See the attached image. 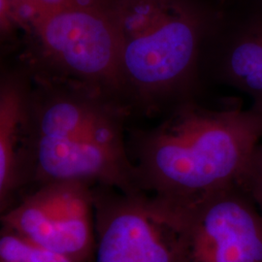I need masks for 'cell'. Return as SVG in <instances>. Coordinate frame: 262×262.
I'll return each mask as SVG.
<instances>
[{
  "label": "cell",
  "instance_id": "obj_7",
  "mask_svg": "<svg viewBox=\"0 0 262 262\" xmlns=\"http://www.w3.org/2000/svg\"><path fill=\"white\" fill-rule=\"evenodd\" d=\"M202 71L262 106L261 0H234L222 6L203 42L199 74Z\"/></svg>",
  "mask_w": 262,
  "mask_h": 262
},
{
  "label": "cell",
  "instance_id": "obj_4",
  "mask_svg": "<svg viewBox=\"0 0 262 262\" xmlns=\"http://www.w3.org/2000/svg\"><path fill=\"white\" fill-rule=\"evenodd\" d=\"M94 262H184V208L142 191L94 192Z\"/></svg>",
  "mask_w": 262,
  "mask_h": 262
},
{
  "label": "cell",
  "instance_id": "obj_1",
  "mask_svg": "<svg viewBox=\"0 0 262 262\" xmlns=\"http://www.w3.org/2000/svg\"><path fill=\"white\" fill-rule=\"evenodd\" d=\"M262 139V106L221 109L187 97L137 143L142 190L188 204L235 184Z\"/></svg>",
  "mask_w": 262,
  "mask_h": 262
},
{
  "label": "cell",
  "instance_id": "obj_10",
  "mask_svg": "<svg viewBox=\"0 0 262 262\" xmlns=\"http://www.w3.org/2000/svg\"><path fill=\"white\" fill-rule=\"evenodd\" d=\"M27 91L18 81L9 79L0 91V202L6 206L19 180V136L28 122Z\"/></svg>",
  "mask_w": 262,
  "mask_h": 262
},
{
  "label": "cell",
  "instance_id": "obj_15",
  "mask_svg": "<svg viewBox=\"0 0 262 262\" xmlns=\"http://www.w3.org/2000/svg\"><path fill=\"white\" fill-rule=\"evenodd\" d=\"M261 1H262V0H261Z\"/></svg>",
  "mask_w": 262,
  "mask_h": 262
},
{
  "label": "cell",
  "instance_id": "obj_2",
  "mask_svg": "<svg viewBox=\"0 0 262 262\" xmlns=\"http://www.w3.org/2000/svg\"><path fill=\"white\" fill-rule=\"evenodd\" d=\"M120 40L122 83L143 99L192 96L200 54L222 5L212 0H107Z\"/></svg>",
  "mask_w": 262,
  "mask_h": 262
},
{
  "label": "cell",
  "instance_id": "obj_11",
  "mask_svg": "<svg viewBox=\"0 0 262 262\" xmlns=\"http://www.w3.org/2000/svg\"><path fill=\"white\" fill-rule=\"evenodd\" d=\"M0 262L79 261L3 227L0 236Z\"/></svg>",
  "mask_w": 262,
  "mask_h": 262
},
{
  "label": "cell",
  "instance_id": "obj_8",
  "mask_svg": "<svg viewBox=\"0 0 262 262\" xmlns=\"http://www.w3.org/2000/svg\"><path fill=\"white\" fill-rule=\"evenodd\" d=\"M33 160L36 177L43 184L97 182L126 193L142 191L136 166L124 149L85 139L35 137Z\"/></svg>",
  "mask_w": 262,
  "mask_h": 262
},
{
  "label": "cell",
  "instance_id": "obj_6",
  "mask_svg": "<svg viewBox=\"0 0 262 262\" xmlns=\"http://www.w3.org/2000/svg\"><path fill=\"white\" fill-rule=\"evenodd\" d=\"M94 191L78 181L45 183L2 215L3 227L79 262L94 254Z\"/></svg>",
  "mask_w": 262,
  "mask_h": 262
},
{
  "label": "cell",
  "instance_id": "obj_3",
  "mask_svg": "<svg viewBox=\"0 0 262 262\" xmlns=\"http://www.w3.org/2000/svg\"><path fill=\"white\" fill-rule=\"evenodd\" d=\"M27 28L52 66L82 84L100 90L122 85L120 40L107 0H77L38 12Z\"/></svg>",
  "mask_w": 262,
  "mask_h": 262
},
{
  "label": "cell",
  "instance_id": "obj_14",
  "mask_svg": "<svg viewBox=\"0 0 262 262\" xmlns=\"http://www.w3.org/2000/svg\"><path fill=\"white\" fill-rule=\"evenodd\" d=\"M212 1H214V2H215V3H217V4L224 5V4H226V3L232 2V1H234V0H212Z\"/></svg>",
  "mask_w": 262,
  "mask_h": 262
},
{
  "label": "cell",
  "instance_id": "obj_13",
  "mask_svg": "<svg viewBox=\"0 0 262 262\" xmlns=\"http://www.w3.org/2000/svg\"><path fill=\"white\" fill-rule=\"evenodd\" d=\"M14 7L19 14L28 19L31 15L44 12L48 10L56 9L73 3L77 0H11Z\"/></svg>",
  "mask_w": 262,
  "mask_h": 262
},
{
  "label": "cell",
  "instance_id": "obj_9",
  "mask_svg": "<svg viewBox=\"0 0 262 262\" xmlns=\"http://www.w3.org/2000/svg\"><path fill=\"white\" fill-rule=\"evenodd\" d=\"M95 88H82L47 94L35 109V137L85 139L124 149L122 118L103 101Z\"/></svg>",
  "mask_w": 262,
  "mask_h": 262
},
{
  "label": "cell",
  "instance_id": "obj_5",
  "mask_svg": "<svg viewBox=\"0 0 262 262\" xmlns=\"http://www.w3.org/2000/svg\"><path fill=\"white\" fill-rule=\"evenodd\" d=\"M183 208L184 262H262V216L237 183Z\"/></svg>",
  "mask_w": 262,
  "mask_h": 262
},
{
  "label": "cell",
  "instance_id": "obj_12",
  "mask_svg": "<svg viewBox=\"0 0 262 262\" xmlns=\"http://www.w3.org/2000/svg\"><path fill=\"white\" fill-rule=\"evenodd\" d=\"M253 202L262 216V145L259 144L253 152L242 175L236 182Z\"/></svg>",
  "mask_w": 262,
  "mask_h": 262
}]
</instances>
